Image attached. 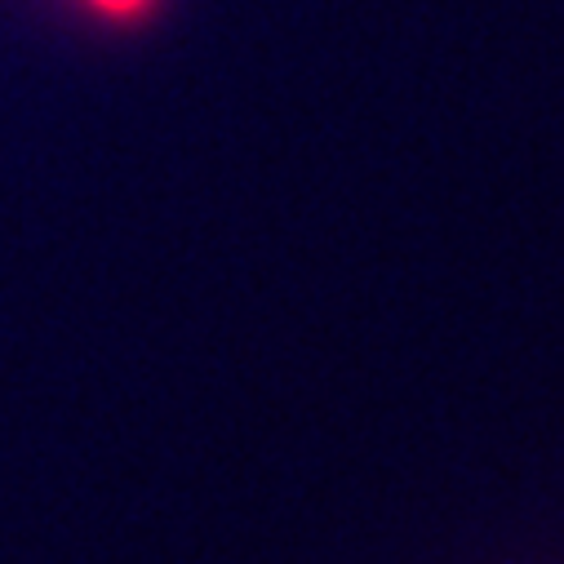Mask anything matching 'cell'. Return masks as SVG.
<instances>
[{"mask_svg": "<svg viewBox=\"0 0 564 564\" xmlns=\"http://www.w3.org/2000/svg\"><path fill=\"white\" fill-rule=\"evenodd\" d=\"M72 6L102 28H138L161 10V0H72Z\"/></svg>", "mask_w": 564, "mask_h": 564, "instance_id": "6da1fadb", "label": "cell"}]
</instances>
